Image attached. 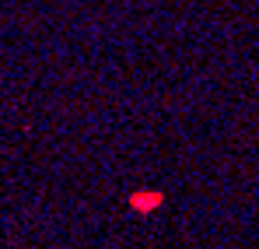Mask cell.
Segmentation results:
<instances>
[{
  "label": "cell",
  "instance_id": "1",
  "mask_svg": "<svg viewBox=\"0 0 259 249\" xmlns=\"http://www.w3.org/2000/svg\"><path fill=\"white\" fill-rule=\"evenodd\" d=\"M158 204H161V193H137L133 197V207L140 210V214H147V210L158 207Z\"/></svg>",
  "mask_w": 259,
  "mask_h": 249
}]
</instances>
